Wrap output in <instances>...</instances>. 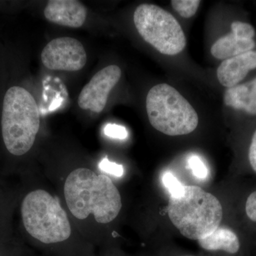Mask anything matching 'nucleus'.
Returning <instances> with one entry per match:
<instances>
[{"label":"nucleus","instance_id":"f257e3e1","mask_svg":"<svg viewBox=\"0 0 256 256\" xmlns=\"http://www.w3.org/2000/svg\"><path fill=\"white\" fill-rule=\"evenodd\" d=\"M64 196L70 213L78 220L94 214L98 223L108 224L119 214L121 196L112 180L87 168H78L68 175Z\"/></svg>","mask_w":256,"mask_h":256},{"label":"nucleus","instance_id":"f03ea898","mask_svg":"<svg viewBox=\"0 0 256 256\" xmlns=\"http://www.w3.org/2000/svg\"><path fill=\"white\" fill-rule=\"evenodd\" d=\"M168 216L184 236L200 240L220 227L223 208L218 198L196 186H184L178 197L170 196Z\"/></svg>","mask_w":256,"mask_h":256},{"label":"nucleus","instance_id":"7ed1b4c3","mask_svg":"<svg viewBox=\"0 0 256 256\" xmlns=\"http://www.w3.org/2000/svg\"><path fill=\"white\" fill-rule=\"evenodd\" d=\"M40 127V110L32 94L20 86L8 89L2 114V132L8 150L15 156L26 154L34 146Z\"/></svg>","mask_w":256,"mask_h":256},{"label":"nucleus","instance_id":"20e7f679","mask_svg":"<svg viewBox=\"0 0 256 256\" xmlns=\"http://www.w3.org/2000/svg\"><path fill=\"white\" fill-rule=\"evenodd\" d=\"M146 108L152 126L166 136L190 134L198 126L196 110L168 84H158L152 88L146 96Z\"/></svg>","mask_w":256,"mask_h":256},{"label":"nucleus","instance_id":"39448f33","mask_svg":"<svg viewBox=\"0 0 256 256\" xmlns=\"http://www.w3.org/2000/svg\"><path fill=\"white\" fill-rule=\"evenodd\" d=\"M22 216L26 232L44 244L67 240L72 227L58 198L44 190L30 192L22 204Z\"/></svg>","mask_w":256,"mask_h":256},{"label":"nucleus","instance_id":"423d86ee","mask_svg":"<svg viewBox=\"0 0 256 256\" xmlns=\"http://www.w3.org/2000/svg\"><path fill=\"white\" fill-rule=\"evenodd\" d=\"M133 18L143 40L162 54H178L186 46V36L181 25L162 8L152 4L139 5Z\"/></svg>","mask_w":256,"mask_h":256},{"label":"nucleus","instance_id":"0eeeda50","mask_svg":"<svg viewBox=\"0 0 256 256\" xmlns=\"http://www.w3.org/2000/svg\"><path fill=\"white\" fill-rule=\"evenodd\" d=\"M41 58L46 68L64 72H78L87 62L82 44L72 37H60L50 41L42 50Z\"/></svg>","mask_w":256,"mask_h":256},{"label":"nucleus","instance_id":"6e6552de","mask_svg":"<svg viewBox=\"0 0 256 256\" xmlns=\"http://www.w3.org/2000/svg\"><path fill=\"white\" fill-rule=\"evenodd\" d=\"M121 74L120 68L116 65L108 66L96 73L79 94V107L97 114L102 112L109 94L120 79Z\"/></svg>","mask_w":256,"mask_h":256},{"label":"nucleus","instance_id":"1a4fd4ad","mask_svg":"<svg viewBox=\"0 0 256 256\" xmlns=\"http://www.w3.org/2000/svg\"><path fill=\"white\" fill-rule=\"evenodd\" d=\"M256 31L252 25L242 22L232 24V32L214 44L210 53L217 60H226L252 50Z\"/></svg>","mask_w":256,"mask_h":256},{"label":"nucleus","instance_id":"9d476101","mask_svg":"<svg viewBox=\"0 0 256 256\" xmlns=\"http://www.w3.org/2000/svg\"><path fill=\"white\" fill-rule=\"evenodd\" d=\"M44 16L50 22L70 28H79L85 23L87 10L76 0H50L44 9Z\"/></svg>","mask_w":256,"mask_h":256},{"label":"nucleus","instance_id":"9b49d317","mask_svg":"<svg viewBox=\"0 0 256 256\" xmlns=\"http://www.w3.org/2000/svg\"><path fill=\"white\" fill-rule=\"evenodd\" d=\"M256 68V50L224 60L217 69V78L224 87L232 88L238 85L248 72Z\"/></svg>","mask_w":256,"mask_h":256},{"label":"nucleus","instance_id":"f8f14e48","mask_svg":"<svg viewBox=\"0 0 256 256\" xmlns=\"http://www.w3.org/2000/svg\"><path fill=\"white\" fill-rule=\"evenodd\" d=\"M224 100L228 107L256 116V77L245 84L228 88L224 94Z\"/></svg>","mask_w":256,"mask_h":256},{"label":"nucleus","instance_id":"ddd939ff","mask_svg":"<svg viewBox=\"0 0 256 256\" xmlns=\"http://www.w3.org/2000/svg\"><path fill=\"white\" fill-rule=\"evenodd\" d=\"M202 248L206 250H223L228 254H235L240 249V242L236 234L227 228L216 229L210 235L198 240Z\"/></svg>","mask_w":256,"mask_h":256},{"label":"nucleus","instance_id":"4468645a","mask_svg":"<svg viewBox=\"0 0 256 256\" xmlns=\"http://www.w3.org/2000/svg\"><path fill=\"white\" fill-rule=\"evenodd\" d=\"M201 1L198 0H172L173 9L184 18H191L197 12Z\"/></svg>","mask_w":256,"mask_h":256},{"label":"nucleus","instance_id":"2eb2a0df","mask_svg":"<svg viewBox=\"0 0 256 256\" xmlns=\"http://www.w3.org/2000/svg\"><path fill=\"white\" fill-rule=\"evenodd\" d=\"M162 182L165 188L170 192V196L178 197L182 194L184 185L178 181V178L171 172H166L163 175Z\"/></svg>","mask_w":256,"mask_h":256},{"label":"nucleus","instance_id":"dca6fc26","mask_svg":"<svg viewBox=\"0 0 256 256\" xmlns=\"http://www.w3.org/2000/svg\"><path fill=\"white\" fill-rule=\"evenodd\" d=\"M188 166L192 173L198 178H206L208 175V170L206 165L198 156H190L188 160Z\"/></svg>","mask_w":256,"mask_h":256},{"label":"nucleus","instance_id":"f3484780","mask_svg":"<svg viewBox=\"0 0 256 256\" xmlns=\"http://www.w3.org/2000/svg\"><path fill=\"white\" fill-rule=\"evenodd\" d=\"M99 168L102 171L105 172L114 176L120 178L124 173V166L121 164H118L116 163L112 162L108 158H104L99 164Z\"/></svg>","mask_w":256,"mask_h":256},{"label":"nucleus","instance_id":"a211bd4d","mask_svg":"<svg viewBox=\"0 0 256 256\" xmlns=\"http://www.w3.org/2000/svg\"><path fill=\"white\" fill-rule=\"evenodd\" d=\"M106 136L116 139L124 140L128 137V131L124 126L116 124H108L104 128Z\"/></svg>","mask_w":256,"mask_h":256},{"label":"nucleus","instance_id":"6ab92c4d","mask_svg":"<svg viewBox=\"0 0 256 256\" xmlns=\"http://www.w3.org/2000/svg\"><path fill=\"white\" fill-rule=\"evenodd\" d=\"M246 213L249 220L256 222V191L250 194L246 203Z\"/></svg>","mask_w":256,"mask_h":256},{"label":"nucleus","instance_id":"aec40b11","mask_svg":"<svg viewBox=\"0 0 256 256\" xmlns=\"http://www.w3.org/2000/svg\"><path fill=\"white\" fill-rule=\"evenodd\" d=\"M248 159L252 169L256 173V130L252 136V143L249 148Z\"/></svg>","mask_w":256,"mask_h":256},{"label":"nucleus","instance_id":"412c9836","mask_svg":"<svg viewBox=\"0 0 256 256\" xmlns=\"http://www.w3.org/2000/svg\"></svg>","mask_w":256,"mask_h":256}]
</instances>
